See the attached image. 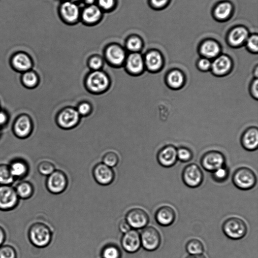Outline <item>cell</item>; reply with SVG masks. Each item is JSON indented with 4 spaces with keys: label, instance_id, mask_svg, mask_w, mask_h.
Masks as SVG:
<instances>
[{
    "label": "cell",
    "instance_id": "cell-25",
    "mask_svg": "<svg viewBox=\"0 0 258 258\" xmlns=\"http://www.w3.org/2000/svg\"><path fill=\"white\" fill-rule=\"evenodd\" d=\"M243 143L244 147L248 150H256L258 145V132L257 129H251L244 136Z\"/></svg>",
    "mask_w": 258,
    "mask_h": 258
},
{
    "label": "cell",
    "instance_id": "cell-24",
    "mask_svg": "<svg viewBox=\"0 0 258 258\" xmlns=\"http://www.w3.org/2000/svg\"><path fill=\"white\" fill-rule=\"evenodd\" d=\"M9 166L11 174L14 179L23 178L28 174L29 166L27 163L24 161H14Z\"/></svg>",
    "mask_w": 258,
    "mask_h": 258
},
{
    "label": "cell",
    "instance_id": "cell-23",
    "mask_svg": "<svg viewBox=\"0 0 258 258\" xmlns=\"http://www.w3.org/2000/svg\"><path fill=\"white\" fill-rule=\"evenodd\" d=\"M145 67L152 72H157L162 65V59L161 55L158 52H150L146 54L144 59Z\"/></svg>",
    "mask_w": 258,
    "mask_h": 258
},
{
    "label": "cell",
    "instance_id": "cell-41",
    "mask_svg": "<svg viewBox=\"0 0 258 258\" xmlns=\"http://www.w3.org/2000/svg\"><path fill=\"white\" fill-rule=\"evenodd\" d=\"M89 66L92 71L101 70L103 66L102 59L97 56L91 57L88 62Z\"/></svg>",
    "mask_w": 258,
    "mask_h": 258
},
{
    "label": "cell",
    "instance_id": "cell-14",
    "mask_svg": "<svg viewBox=\"0 0 258 258\" xmlns=\"http://www.w3.org/2000/svg\"><path fill=\"white\" fill-rule=\"evenodd\" d=\"M122 246L127 252L134 253L141 247L140 234L136 229H131L124 233L122 239Z\"/></svg>",
    "mask_w": 258,
    "mask_h": 258
},
{
    "label": "cell",
    "instance_id": "cell-28",
    "mask_svg": "<svg viewBox=\"0 0 258 258\" xmlns=\"http://www.w3.org/2000/svg\"><path fill=\"white\" fill-rule=\"evenodd\" d=\"M220 52V48L216 42L208 40L204 43L201 48L202 54L207 58L217 57Z\"/></svg>",
    "mask_w": 258,
    "mask_h": 258
},
{
    "label": "cell",
    "instance_id": "cell-50",
    "mask_svg": "<svg viewBox=\"0 0 258 258\" xmlns=\"http://www.w3.org/2000/svg\"><path fill=\"white\" fill-rule=\"evenodd\" d=\"M6 239V233L4 229L0 226V247L2 246Z\"/></svg>",
    "mask_w": 258,
    "mask_h": 258
},
{
    "label": "cell",
    "instance_id": "cell-26",
    "mask_svg": "<svg viewBox=\"0 0 258 258\" xmlns=\"http://www.w3.org/2000/svg\"><path fill=\"white\" fill-rule=\"evenodd\" d=\"M15 189L19 198L23 199H29L32 196L34 192L32 185L27 181L19 183Z\"/></svg>",
    "mask_w": 258,
    "mask_h": 258
},
{
    "label": "cell",
    "instance_id": "cell-16",
    "mask_svg": "<svg viewBox=\"0 0 258 258\" xmlns=\"http://www.w3.org/2000/svg\"><path fill=\"white\" fill-rule=\"evenodd\" d=\"M32 128L31 118L27 115L24 114L16 119L13 126V131L18 137L26 138L32 133Z\"/></svg>",
    "mask_w": 258,
    "mask_h": 258
},
{
    "label": "cell",
    "instance_id": "cell-34",
    "mask_svg": "<svg viewBox=\"0 0 258 258\" xmlns=\"http://www.w3.org/2000/svg\"><path fill=\"white\" fill-rule=\"evenodd\" d=\"M101 257L102 258H121V252L117 246L107 245L103 249Z\"/></svg>",
    "mask_w": 258,
    "mask_h": 258
},
{
    "label": "cell",
    "instance_id": "cell-9",
    "mask_svg": "<svg viewBox=\"0 0 258 258\" xmlns=\"http://www.w3.org/2000/svg\"><path fill=\"white\" fill-rule=\"evenodd\" d=\"M46 186L49 192L54 194H59L67 187V177L62 171L55 170L48 176Z\"/></svg>",
    "mask_w": 258,
    "mask_h": 258
},
{
    "label": "cell",
    "instance_id": "cell-43",
    "mask_svg": "<svg viewBox=\"0 0 258 258\" xmlns=\"http://www.w3.org/2000/svg\"><path fill=\"white\" fill-rule=\"evenodd\" d=\"M115 5V0H98V6L102 10H109Z\"/></svg>",
    "mask_w": 258,
    "mask_h": 258
},
{
    "label": "cell",
    "instance_id": "cell-53",
    "mask_svg": "<svg viewBox=\"0 0 258 258\" xmlns=\"http://www.w3.org/2000/svg\"><path fill=\"white\" fill-rule=\"evenodd\" d=\"M79 1H81V0H72V1H73L74 2Z\"/></svg>",
    "mask_w": 258,
    "mask_h": 258
},
{
    "label": "cell",
    "instance_id": "cell-10",
    "mask_svg": "<svg viewBox=\"0 0 258 258\" xmlns=\"http://www.w3.org/2000/svg\"><path fill=\"white\" fill-rule=\"evenodd\" d=\"M201 165L204 169L212 173L215 170L226 165V159L219 152H209L202 158Z\"/></svg>",
    "mask_w": 258,
    "mask_h": 258
},
{
    "label": "cell",
    "instance_id": "cell-6",
    "mask_svg": "<svg viewBox=\"0 0 258 258\" xmlns=\"http://www.w3.org/2000/svg\"><path fill=\"white\" fill-rule=\"evenodd\" d=\"M141 246L148 251L157 250L161 243L160 233L153 226L146 227L140 234Z\"/></svg>",
    "mask_w": 258,
    "mask_h": 258
},
{
    "label": "cell",
    "instance_id": "cell-13",
    "mask_svg": "<svg viewBox=\"0 0 258 258\" xmlns=\"http://www.w3.org/2000/svg\"><path fill=\"white\" fill-rule=\"evenodd\" d=\"M105 57L111 66L119 67L124 64L127 55L124 49L118 45H111L105 51Z\"/></svg>",
    "mask_w": 258,
    "mask_h": 258
},
{
    "label": "cell",
    "instance_id": "cell-40",
    "mask_svg": "<svg viewBox=\"0 0 258 258\" xmlns=\"http://www.w3.org/2000/svg\"><path fill=\"white\" fill-rule=\"evenodd\" d=\"M0 258H17L15 249L9 245L0 247Z\"/></svg>",
    "mask_w": 258,
    "mask_h": 258
},
{
    "label": "cell",
    "instance_id": "cell-44",
    "mask_svg": "<svg viewBox=\"0 0 258 258\" xmlns=\"http://www.w3.org/2000/svg\"><path fill=\"white\" fill-rule=\"evenodd\" d=\"M212 63L207 58L201 59L199 60L198 66L200 70L203 71H207L211 69Z\"/></svg>",
    "mask_w": 258,
    "mask_h": 258
},
{
    "label": "cell",
    "instance_id": "cell-48",
    "mask_svg": "<svg viewBox=\"0 0 258 258\" xmlns=\"http://www.w3.org/2000/svg\"><path fill=\"white\" fill-rule=\"evenodd\" d=\"M8 120L7 114L3 111L0 110V127L5 125L8 122Z\"/></svg>",
    "mask_w": 258,
    "mask_h": 258
},
{
    "label": "cell",
    "instance_id": "cell-42",
    "mask_svg": "<svg viewBox=\"0 0 258 258\" xmlns=\"http://www.w3.org/2000/svg\"><path fill=\"white\" fill-rule=\"evenodd\" d=\"M193 158V155L190 150L185 148H181L177 150L178 160L182 162L190 161Z\"/></svg>",
    "mask_w": 258,
    "mask_h": 258
},
{
    "label": "cell",
    "instance_id": "cell-45",
    "mask_svg": "<svg viewBox=\"0 0 258 258\" xmlns=\"http://www.w3.org/2000/svg\"><path fill=\"white\" fill-rule=\"evenodd\" d=\"M258 38L257 35L252 36L247 42V45L249 49L253 52H257L258 50Z\"/></svg>",
    "mask_w": 258,
    "mask_h": 258
},
{
    "label": "cell",
    "instance_id": "cell-51",
    "mask_svg": "<svg viewBox=\"0 0 258 258\" xmlns=\"http://www.w3.org/2000/svg\"><path fill=\"white\" fill-rule=\"evenodd\" d=\"M186 258H206V257L203 254L190 255Z\"/></svg>",
    "mask_w": 258,
    "mask_h": 258
},
{
    "label": "cell",
    "instance_id": "cell-20",
    "mask_svg": "<svg viewBox=\"0 0 258 258\" xmlns=\"http://www.w3.org/2000/svg\"><path fill=\"white\" fill-rule=\"evenodd\" d=\"M12 66L18 72L25 73L31 70L33 63L31 57L26 53H19L12 59Z\"/></svg>",
    "mask_w": 258,
    "mask_h": 258
},
{
    "label": "cell",
    "instance_id": "cell-15",
    "mask_svg": "<svg viewBox=\"0 0 258 258\" xmlns=\"http://www.w3.org/2000/svg\"><path fill=\"white\" fill-rule=\"evenodd\" d=\"M93 175L97 182L102 186L110 185L115 178L114 171L112 168L103 163H99L95 167Z\"/></svg>",
    "mask_w": 258,
    "mask_h": 258
},
{
    "label": "cell",
    "instance_id": "cell-37",
    "mask_svg": "<svg viewBox=\"0 0 258 258\" xmlns=\"http://www.w3.org/2000/svg\"><path fill=\"white\" fill-rule=\"evenodd\" d=\"M38 170L41 175L49 176L55 170V166L50 161H42L39 164Z\"/></svg>",
    "mask_w": 258,
    "mask_h": 258
},
{
    "label": "cell",
    "instance_id": "cell-12",
    "mask_svg": "<svg viewBox=\"0 0 258 258\" xmlns=\"http://www.w3.org/2000/svg\"><path fill=\"white\" fill-rule=\"evenodd\" d=\"M125 66L126 71L133 76L141 74L145 68L144 60L139 53H131L127 56Z\"/></svg>",
    "mask_w": 258,
    "mask_h": 258
},
{
    "label": "cell",
    "instance_id": "cell-36",
    "mask_svg": "<svg viewBox=\"0 0 258 258\" xmlns=\"http://www.w3.org/2000/svg\"><path fill=\"white\" fill-rule=\"evenodd\" d=\"M232 10L231 5L228 3H224L218 6L215 10V14L220 19H224L230 14Z\"/></svg>",
    "mask_w": 258,
    "mask_h": 258
},
{
    "label": "cell",
    "instance_id": "cell-39",
    "mask_svg": "<svg viewBox=\"0 0 258 258\" xmlns=\"http://www.w3.org/2000/svg\"><path fill=\"white\" fill-rule=\"evenodd\" d=\"M76 110L80 117H87L92 112L93 107L89 102L83 101L78 104Z\"/></svg>",
    "mask_w": 258,
    "mask_h": 258
},
{
    "label": "cell",
    "instance_id": "cell-35",
    "mask_svg": "<svg viewBox=\"0 0 258 258\" xmlns=\"http://www.w3.org/2000/svg\"><path fill=\"white\" fill-rule=\"evenodd\" d=\"M126 47L131 53H138L142 47V41L139 37L131 36L128 39Z\"/></svg>",
    "mask_w": 258,
    "mask_h": 258
},
{
    "label": "cell",
    "instance_id": "cell-38",
    "mask_svg": "<svg viewBox=\"0 0 258 258\" xmlns=\"http://www.w3.org/2000/svg\"><path fill=\"white\" fill-rule=\"evenodd\" d=\"M103 163L109 167L113 168L116 166L119 162L118 155L113 152L107 153L103 157Z\"/></svg>",
    "mask_w": 258,
    "mask_h": 258
},
{
    "label": "cell",
    "instance_id": "cell-22",
    "mask_svg": "<svg viewBox=\"0 0 258 258\" xmlns=\"http://www.w3.org/2000/svg\"><path fill=\"white\" fill-rule=\"evenodd\" d=\"M101 16V9L94 4L88 5L81 13V17L84 22L89 25L97 23Z\"/></svg>",
    "mask_w": 258,
    "mask_h": 258
},
{
    "label": "cell",
    "instance_id": "cell-2",
    "mask_svg": "<svg viewBox=\"0 0 258 258\" xmlns=\"http://www.w3.org/2000/svg\"><path fill=\"white\" fill-rule=\"evenodd\" d=\"M29 239L32 245L38 248H45L51 242L52 234L50 228L42 223H35L30 227Z\"/></svg>",
    "mask_w": 258,
    "mask_h": 258
},
{
    "label": "cell",
    "instance_id": "cell-30",
    "mask_svg": "<svg viewBox=\"0 0 258 258\" xmlns=\"http://www.w3.org/2000/svg\"><path fill=\"white\" fill-rule=\"evenodd\" d=\"M21 80L25 87L28 89H34L39 83L37 74L32 70L24 73Z\"/></svg>",
    "mask_w": 258,
    "mask_h": 258
},
{
    "label": "cell",
    "instance_id": "cell-7",
    "mask_svg": "<svg viewBox=\"0 0 258 258\" xmlns=\"http://www.w3.org/2000/svg\"><path fill=\"white\" fill-rule=\"evenodd\" d=\"M19 197L15 188L11 185L0 186V210L9 211L18 205Z\"/></svg>",
    "mask_w": 258,
    "mask_h": 258
},
{
    "label": "cell",
    "instance_id": "cell-3",
    "mask_svg": "<svg viewBox=\"0 0 258 258\" xmlns=\"http://www.w3.org/2000/svg\"><path fill=\"white\" fill-rule=\"evenodd\" d=\"M222 229L226 236L232 240L244 238L248 232L246 223L237 217H231L226 220L223 225Z\"/></svg>",
    "mask_w": 258,
    "mask_h": 258
},
{
    "label": "cell",
    "instance_id": "cell-52",
    "mask_svg": "<svg viewBox=\"0 0 258 258\" xmlns=\"http://www.w3.org/2000/svg\"><path fill=\"white\" fill-rule=\"evenodd\" d=\"M82 1H83L85 4H87L88 5H91L94 4L96 0H82Z\"/></svg>",
    "mask_w": 258,
    "mask_h": 258
},
{
    "label": "cell",
    "instance_id": "cell-29",
    "mask_svg": "<svg viewBox=\"0 0 258 258\" xmlns=\"http://www.w3.org/2000/svg\"><path fill=\"white\" fill-rule=\"evenodd\" d=\"M184 81V75L181 71L177 70L170 72L167 78L168 85L174 89L180 88L183 85Z\"/></svg>",
    "mask_w": 258,
    "mask_h": 258
},
{
    "label": "cell",
    "instance_id": "cell-11",
    "mask_svg": "<svg viewBox=\"0 0 258 258\" xmlns=\"http://www.w3.org/2000/svg\"><path fill=\"white\" fill-rule=\"evenodd\" d=\"M126 220L131 228L139 229L146 227L149 223V218L145 211L137 208L128 212Z\"/></svg>",
    "mask_w": 258,
    "mask_h": 258
},
{
    "label": "cell",
    "instance_id": "cell-19",
    "mask_svg": "<svg viewBox=\"0 0 258 258\" xmlns=\"http://www.w3.org/2000/svg\"><path fill=\"white\" fill-rule=\"evenodd\" d=\"M177 161V150L173 146L164 147L158 155V161L164 167L174 166Z\"/></svg>",
    "mask_w": 258,
    "mask_h": 258
},
{
    "label": "cell",
    "instance_id": "cell-4",
    "mask_svg": "<svg viewBox=\"0 0 258 258\" xmlns=\"http://www.w3.org/2000/svg\"><path fill=\"white\" fill-rule=\"evenodd\" d=\"M232 182L235 187L239 190L248 191L255 187L257 179L255 173L251 169L241 167L234 172Z\"/></svg>",
    "mask_w": 258,
    "mask_h": 258
},
{
    "label": "cell",
    "instance_id": "cell-46",
    "mask_svg": "<svg viewBox=\"0 0 258 258\" xmlns=\"http://www.w3.org/2000/svg\"><path fill=\"white\" fill-rule=\"evenodd\" d=\"M119 229L123 233H125L132 229L131 227L126 220L122 221L119 224Z\"/></svg>",
    "mask_w": 258,
    "mask_h": 258
},
{
    "label": "cell",
    "instance_id": "cell-21",
    "mask_svg": "<svg viewBox=\"0 0 258 258\" xmlns=\"http://www.w3.org/2000/svg\"><path fill=\"white\" fill-rule=\"evenodd\" d=\"M231 67V62L226 56L217 58L211 64V69L213 74L218 76H223L227 74Z\"/></svg>",
    "mask_w": 258,
    "mask_h": 258
},
{
    "label": "cell",
    "instance_id": "cell-33",
    "mask_svg": "<svg viewBox=\"0 0 258 258\" xmlns=\"http://www.w3.org/2000/svg\"><path fill=\"white\" fill-rule=\"evenodd\" d=\"M229 176V168L226 166H223L211 173L212 180L218 183L226 182Z\"/></svg>",
    "mask_w": 258,
    "mask_h": 258
},
{
    "label": "cell",
    "instance_id": "cell-5",
    "mask_svg": "<svg viewBox=\"0 0 258 258\" xmlns=\"http://www.w3.org/2000/svg\"><path fill=\"white\" fill-rule=\"evenodd\" d=\"M182 178L184 184L190 188L200 187L204 180V174L201 168L192 163L187 165L183 169Z\"/></svg>",
    "mask_w": 258,
    "mask_h": 258
},
{
    "label": "cell",
    "instance_id": "cell-49",
    "mask_svg": "<svg viewBox=\"0 0 258 258\" xmlns=\"http://www.w3.org/2000/svg\"><path fill=\"white\" fill-rule=\"evenodd\" d=\"M168 0H152V4L156 7H161L164 6Z\"/></svg>",
    "mask_w": 258,
    "mask_h": 258
},
{
    "label": "cell",
    "instance_id": "cell-47",
    "mask_svg": "<svg viewBox=\"0 0 258 258\" xmlns=\"http://www.w3.org/2000/svg\"><path fill=\"white\" fill-rule=\"evenodd\" d=\"M258 81L257 78H256L253 81L251 84V94L255 98H257L258 97Z\"/></svg>",
    "mask_w": 258,
    "mask_h": 258
},
{
    "label": "cell",
    "instance_id": "cell-8",
    "mask_svg": "<svg viewBox=\"0 0 258 258\" xmlns=\"http://www.w3.org/2000/svg\"><path fill=\"white\" fill-rule=\"evenodd\" d=\"M80 120V116L76 109L66 107L61 110L57 118L58 125L63 129H71L77 126Z\"/></svg>",
    "mask_w": 258,
    "mask_h": 258
},
{
    "label": "cell",
    "instance_id": "cell-1",
    "mask_svg": "<svg viewBox=\"0 0 258 258\" xmlns=\"http://www.w3.org/2000/svg\"><path fill=\"white\" fill-rule=\"evenodd\" d=\"M85 87L93 94H101L109 90L110 79L107 74L101 70L92 71L85 79Z\"/></svg>",
    "mask_w": 258,
    "mask_h": 258
},
{
    "label": "cell",
    "instance_id": "cell-18",
    "mask_svg": "<svg viewBox=\"0 0 258 258\" xmlns=\"http://www.w3.org/2000/svg\"><path fill=\"white\" fill-rule=\"evenodd\" d=\"M176 218L175 210L171 207L164 205L160 207L156 212L155 219L161 226L166 227L173 225Z\"/></svg>",
    "mask_w": 258,
    "mask_h": 258
},
{
    "label": "cell",
    "instance_id": "cell-27",
    "mask_svg": "<svg viewBox=\"0 0 258 258\" xmlns=\"http://www.w3.org/2000/svg\"><path fill=\"white\" fill-rule=\"evenodd\" d=\"M248 36L247 31L243 28H238L233 30L230 33L229 40L233 46H239L247 39Z\"/></svg>",
    "mask_w": 258,
    "mask_h": 258
},
{
    "label": "cell",
    "instance_id": "cell-17",
    "mask_svg": "<svg viewBox=\"0 0 258 258\" xmlns=\"http://www.w3.org/2000/svg\"><path fill=\"white\" fill-rule=\"evenodd\" d=\"M60 14L64 21L70 24L76 23L81 16L79 6L73 1H65L60 7Z\"/></svg>",
    "mask_w": 258,
    "mask_h": 258
},
{
    "label": "cell",
    "instance_id": "cell-32",
    "mask_svg": "<svg viewBox=\"0 0 258 258\" xmlns=\"http://www.w3.org/2000/svg\"><path fill=\"white\" fill-rule=\"evenodd\" d=\"M14 178L11 174L9 165H0V185H11L14 181Z\"/></svg>",
    "mask_w": 258,
    "mask_h": 258
},
{
    "label": "cell",
    "instance_id": "cell-31",
    "mask_svg": "<svg viewBox=\"0 0 258 258\" xmlns=\"http://www.w3.org/2000/svg\"><path fill=\"white\" fill-rule=\"evenodd\" d=\"M186 250L189 255H200L203 253L204 247L201 241L194 239L188 242Z\"/></svg>",
    "mask_w": 258,
    "mask_h": 258
}]
</instances>
